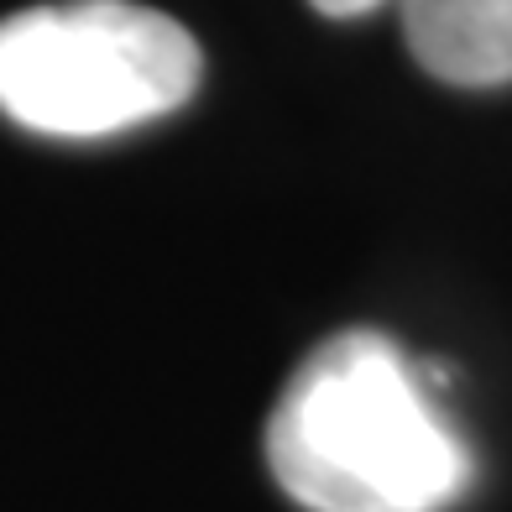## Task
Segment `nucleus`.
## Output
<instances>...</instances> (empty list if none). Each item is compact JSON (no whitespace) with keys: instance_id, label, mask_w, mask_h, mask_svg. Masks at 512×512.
I'll use <instances>...</instances> for the list:
<instances>
[{"instance_id":"nucleus-1","label":"nucleus","mask_w":512,"mask_h":512,"mask_svg":"<svg viewBox=\"0 0 512 512\" xmlns=\"http://www.w3.org/2000/svg\"><path fill=\"white\" fill-rule=\"evenodd\" d=\"M267 465L304 512H445L476 476L434 377L377 330H340L298 361Z\"/></svg>"},{"instance_id":"nucleus-2","label":"nucleus","mask_w":512,"mask_h":512,"mask_svg":"<svg viewBox=\"0 0 512 512\" xmlns=\"http://www.w3.org/2000/svg\"><path fill=\"white\" fill-rule=\"evenodd\" d=\"M199 74L189 27L136 0H63L0 21V110L37 136H121L189 105Z\"/></svg>"},{"instance_id":"nucleus-3","label":"nucleus","mask_w":512,"mask_h":512,"mask_svg":"<svg viewBox=\"0 0 512 512\" xmlns=\"http://www.w3.org/2000/svg\"><path fill=\"white\" fill-rule=\"evenodd\" d=\"M424 74L455 89L512 84V0H398Z\"/></svg>"},{"instance_id":"nucleus-4","label":"nucleus","mask_w":512,"mask_h":512,"mask_svg":"<svg viewBox=\"0 0 512 512\" xmlns=\"http://www.w3.org/2000/svg\"><path fill=\"white\" fill-rule=\"evenodd\" d=\"M309 6L314 11H324V16H366V11H377L382 6V0H309Z\"/></svg>"}]
</instances>
